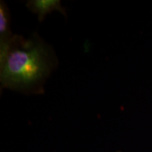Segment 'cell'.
I'll use <instances>...</instances> for the list:
<instances>
[{
  "label": "cell",
  "mask_w": 152,
  "mask_h": 152,
  "mask_svg": "<svg viewBox=\"0 0 152 152\" xmlns=\"http://www.w3.org/2000/svg\"><path fill=\"white\" fill-rule=\"evenodd\" d=\"M58 64L53 47L36 33L28 39L14 35L0 43L1 89L43 94L44 85Z\"/></svg>",
  "instance_id": "obj_1"
},
{
  "label": "cell",
  "mask_w": 152,
  "mask_h": 152,
  "mask_svg": "<svg viewBox=\"0 0 152 152\" xmlns=\"http://www.w3.org/2000/svg\"><path fill=\"white\" fill-rule=\"evenodd\" d=\"M26 7L30 11L37 15L38 20L43 21L45 16L52 11H59L67 16L65 8L61 4L59 0H30L26 2Z\"/></svg>",
  "instance_id": "obj_2"
},
{
  "label": "cell",
  "mask_w": 152,
  "mask_h": 152,
  "mask_svg": "<svg viewBox=\"0 0 152 152\" xmlns=\"http://www.w3.org/2000/svg\"><path fill=\"white\" fill-rule=\"evenodd\" d=\"M11 14L5 1H0V43L12 37L11 30Z\"/></svg>",
  "instance_id": "obj_3"
}]
</instances>
